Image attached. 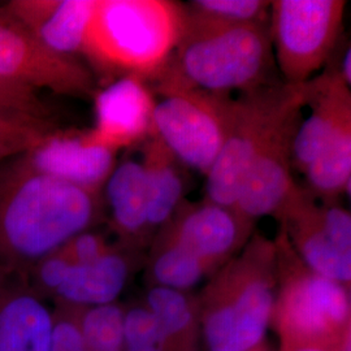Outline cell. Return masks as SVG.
I'll return each instance as SVG.
<instances>
[{"mask_svg":"<svg viewBox=\"0 0 351 351\" xmlns=\"http://www.w3.org/2000/svg\"><path fill=\"white\" fill-rule=\"evenodd\" d=\"M184 7L168 0H97L84 55L111 75L159 78L175 55Z\"/></svg>","mask_w":351,"mask_h":351,"instance_id":"obj_2","label":"cell"},{"mask_svg":"<svg viewBox=\"0 0 351 351\" xmlns=\"http://www.w3.org/2000/svg\"><path fill=\"white\" fill-rule=\"evenodd\" d=\"M97 0H12L1 10L51 51L84 53Z\"/></svg>","mask_w":351,"mask_h":351,"instance_id":"obj_13","label":"cell"},{"mask_svg":"<svg viewBox=\"0 0 351 351\" xmlns=\"http://www.w3.org/2000/svg\"><path fill=\"white\" fill-rule=\"evenodd\" d=\"M55 130L50 120L0 110V146L12 147L23 154L34 149Z\"/></svg>","mask_w":351,"mask_h":351,"instance_id":"obj_24","label":"cell"},{"mask_svg":"<svg viewBox=\"0 0 351 351\" xmlns=\"http://www.w3.org/2000/svg\"><path fill=\"white\" fill-rule=\"evenodd\" d=\"M230 307L233 351L250 350L263 339L274 310V290L267 276L254 275L243 281Z\"/></svg>","mask_w":351,"mask_h":351,"instance_id":"obj_20","label":"cell"},{"mask_svg":"<svg viewBox=\"0 0 351 351\" xmlns=\"http://www.w3.org/2000/svg\"><path fill=\"white\" fill-rule=\"evenodd\" d=\"M52 326L27 275L0 267V351H50Z\"/></svg>","mask_w":351,"mask_h":351,"instance_id":"obj_11","label":"cell"},{"mask_svg":"<svg viewBox=\"0 0 351 351\" xmlns=\"http://www.w3.org/2000/svg\"><path fill=\"white\" fill-rule=\"evenodd\" d=\"M284 308L295 330L316 336L349 317L350 300L342 284L310 272L289 282Z\"/></svg>","mask_w":351,"mask_h":351,"instance_id":"obj_14","label":"cell"},{"mask_svg":"<svg viewBox=\"0 0 351 351\" xmlns=\"http://www.w3.org/2000/svg\"><path fill=\"white\" fill-rule=\"evenodd\" d=\"M0 110L39 120H50L51 111L36 88L0 78Z\"/></svg>","mask_w":351,"mask_h":351,"instance_id":"obj_27","label":"cell"},{"mask_svg":"<svg viewBox=\"0 0 351 351\" xmlns=\"http://www.w3.org/2000/svg\"><path fill=\"white\" fill-rule=\"evenodd\" d=\"M204 264L201 258L173 243L155 261L154 276L164 288H191L203 276Z\"/></svg>","mask_w":351,"mask_h":351,"instance_id":"obj_23","label":"cell"},{"mask_svg":"<svg viewBox=\"0 0 351 351\" xmlns=\"http://www.w3.org/2000/svg\"><path fill=\"white\" fill-rule=\"evenodd\" d=\"M307 82L300 86L263 85L233 99L226 142L207 173L206 201L233 208L251 164L277 124L304 107Z\"/></svg>","mask_w":351,"mask_h":351,"instance_id":"obj_4","label":"cell"},{"mask_svg":"<svg viewBox=\"0 0 351 351\" xmlns=\"http://www.w3.org/2000/svg\"><path fill=\"white\" fill-rule=\"evenodd\" d=\"M21 152L12 149V147H5V146H0V164L4 163L5 160L11 159L13 156H17L20 155Z\"/></svg>","mask_w":351,"mask_h":351,"instance_id":"obj_34","label":"cell"},{"mask_svg":"<svg viewBox=\"0 0 351 351\" xmlns=\"http://www.w3.org/2000/svg\"><path fill=\"white\" fill-rule=\"evenodd\" d=\"M27 168L78 188L101 193L116 167V152L85 142L82 133L55 130L34 149L17 155Z\"/></svg>","mask_w":351,"mask_h":351,"instance_id":"obj_10","label":"cell"},{"mask_svg":"<svg viewBox=\"0 0 351 351\" xmlns=\"http://www.w3.org/2000/svg\"><path fill=\"white\" fill-rule=\"evenodd\" d=\"M50 351H88L81 328L69 320L53 319Z\"/></svg>","mask_w":351,"mask_h":351,"instance_id":"obj_32","label":"cell"},{"mask_svg":"<svg viewBox=\"0 0 351 351\" xmlns=\"http://www.w3.org/2000/svg\"><path fill=\"white\" fill-rule=\"evenodd\" d=\"M99 193L38 173L17 156L0 164V267L21 274L85 232Z\"/></svg>","mask_w":351,"mask_h":351,"instance_id":"obj_1","label":"cell"},{"mask_svg":"<svg viewBox=\"0 0 351 351\" xmlns=\"http://www.w3.org/2000/svg\"><path fill=\"white\" fill-rule=\"evenodd\" d=\"M320 221L328 239L341 251L351 254V216L339 206H322Z\"/></svg>","mask_w":351,"mask_h":351,"instance_id":"obj_29","label":"cell"},{"mask_svg":"<svg viewBox=\"0 0 351 351\" xmlns=\"http://www.w3.org/2000/svg\"><path fill=\"white\" fill-rule=\"evenodd\" d=\"M278 215L293 226L301 255L311 272L342 285L350 281L351 254L339 250L326 237L320 206H316L311 193L297 188Z\"/></svg>","mask_w":351,"mask_h":351,"instance_id":"obj_15","label":"cell"},{"mask_svg":"<svg viewBox=\"0 0 351 351\" xmlns=\"http://www.w3.org/2000/svg\"><path fill=\"white\" fill-rule=\"evenodd\" d=\"M307 86L311 113L300 123L291 147L293 168L302 173L339 132L351 126L350 88L339 71L316 75Z\"/></svg>","mask_w":351,"mask_h":351,"instance_id":"obj_12","label":"cell"},{"mask_svg":"<svg viewBox=\"0 0 351 351\" xmlns=\"http://www.w3.org/2000/svg\"><path fill=\"white\" fill-rule=\"evenodd\" d=\"M113 223L126 234L149 226V185L142 163L125 160L114 167L106 182Z\"/></svg>","mask_w":351,"mask_h":351,"instance_id":"obj_18","label":"cell"},{"mask_svg":"<svg viewBox=\"0 0 351 351\" xmlns=\"http://www.w3.org/2000/svg\"><path fill=\"white\" fill-rule=\"evenodd\" d=\"M272 1L262 0H195L189 8L228 23H265Z\"/></svg>","mask_w":351,"mask_h":351,"instance_id":"obj_26","label":"cell"},{"mask_svg":"<svg viewBox=\"0 0 351 351\" xmlns=\"http://www.w3.org/2000/svg\"><path fill=\"white\" fill-rule=\"evenodd\" d=\"M242 221L247 220L241 217L234 208L206 201L182 216L176 229L173 243L207 263L234 247Z\"/></svg>","mask_w":351,"mask_h":351,"instance_id":"obj_16","label":"cell"},{"mask_svg":"<svg viewBox=\"0 0 351 351\" xmlns=\"http://www.w3.org/2000/svg\"><path fill=\"white\" fill-rule=\"evenodd\" d=\"M58 252L71 264H88L99 259L108 250L99 236L82 232L69 239Z\"/></svg>","mask_w":351,"mask_h":351,"instance_id":"obj_31","label":"cell"},{"mask_svg":"<svg viewBox=\"0 0 351 351\" xmlns=\"http://www.w3.org/2000/svg\"><path fill=\"white\" fill-rule=\"evenodd\" d=\"M272 60L265 23H228L184 7L182 33L168 65L194 88L229 95L267 85Z\"/></svg>","mask_w":351,"mask_h":351,"instance_id":"obj_3","label":"cell"},{"mask_svg":"<svg viewBox=\"0 0 351 351\" xmlns=\"http://www.w3.org/2000/svg\"><path fill=\"white\" fill-rule=\"evenodd\" d=\"M315 194L335 199L351 181V126L332 139L304 171Z\"/></svg>","mask_w":351,"mask_h":351,"instance_id":"obj_21","label":"cell"},{"mask_svg":"<svg viewBox=\"0 0 351 351\" xmlns=\"http://www.w3.org/2000/svg\"><path fill=\"white\" fill-rule=\"evenodd\" d=\"M154 107L143 80L121 77L95 95V125L82 137L114 152L146 141L154 134Z\"/></svg>","mask_w":351,"mask_h":351,"instance_id":"obj_9","label":"cell"},{"mask_svg":"<svg viewBox=\"0 0 351 351\" xmlns=\"http://www.w3.org/2000/svg\"><path fill=\"white\" fill-rule=\"evenodd\" d=\"M158 80L154 134L176 160L207 176L226 142L233 99L191 86L169 65Z\"/></svg>","mask_w":351,"mask_h":351,"instance_id":"obj_5","label":"cell"},{"mask_svg":"<svg viewBox=\"0 0 351 351\" xmlns=\"http://www.w3.org/2000/svg\"><path fill=\"white\" fill-rule=\"evenodd\" d=\"M128 351H162L159 346H143V348H136V349H128Z\"/></svg>","mask_w":351,"mask_h":351,"instance_id":"obj_35","label":"cell"},{"mask_svg":"<svg viewBox=\"0 0 351 351\" xmlns=\"http://www.w3.org/2000/svg\"><path fill=\"white\" fill-rule=\"evenodd\" d=\"M204 332L211 351H233L234 330L230 304L216 308L210 314Z\"/></svg>","mask_w":351,"mask_h":351,"instance_id":"obj_30","label":"cell"},{"mask_svg":"<svg viewBox=\"0 0 351 351\" xmlns=\"http://www.w3.org/2000/svg\"><path fill=\"white\" fill-rule=\"evenodd\" d=\"M343 0H277L271 3L269 38L287 85L311 81L326 65L342 29Z\"/></svg>","mask_w":351,"mask_h":351,"instance_id":"obj_6","label":"cell"},{"mask_svg":"<svg viewBox=\"0 0 351 351\" xmlns=\"http://www.w3.org/2000/svg\"><path fill=\"white\" fill-rule=\"evenodd\" d=\"M304 107L289 112L255 156L233 207L241 217L252 220L280 213L298 188L293 178L291 147Z\"/></svg>","mask_w":351,"mask_h":351,"instance_id":"obj_8","label":"cell"},{"mask_svg":"<svg viewBox=\"0 0 351 351\" xmlns=\"http://www.w3.org/2000/svg\"><path fill=\"white\" fill-rule=\"evenodd\" d=\"M128 274L125 259L108 251L93 263L71 264L55 295L75 304H111L125 287Z\"/></svg>","mask_w":351,"mask_h":351,"instance_id":"obj_17","label":"cell"},{"mask_svg":"<svg viewBox=\"0 0 351 351\" xmlns=\"http://www.w3.org/2000/svg\"><path fill=\"white\" fill-rule=\"evenodd\" d=\"M339 75L343 80V82L350 88L351 84V49L348 47V50L345 51L341 66L339 69Z\"/></svg>","mask_w":351,"mask_h":351,"instance_id":"obj_33","label":"cell"},{"mask_svg":"<svg viewBox=\"0 0 351 351\" xmlns=\"http://www.w3.org/2000/svg\"><path fill=\"white\" fill-rule=\"evenodd\" d=\"M0 78L62 95L85 97L95 91L94 77L73 56L42 45L0 7Z\"/></svg>","mask_w":351,"mask_h":351,"instance_id":"obj_7","label":"cell"},{"mask_svg":"<svg viewBox=\"0 0 351 351\" xmlns=\"http://www.w3.org/2000/svg\"><path fill=\"white\" fill-rule=\"evenodd\" d=\"M303 351H317V350H303Z\"/></svg>","mask_w":351,"mask_h":351,"instance_id":"obj_36","label":"cell"},{"mask_svg":"<svg viewBox=\"0 0 351 351\" xmlns=\"http://www.w3.org/2000/svg\"><path fill=\"white\" fill-rule=\"evenodd\" d=\"M164 339L156 319L149 310L134 308L124 316V345L126 350L143 346H159Z\"/></svg>","mask_w":351,"mask_h":351,"instance_id":"obj_28","label":"cell"},{"mask_svg":"<svg viewBox=\"0 0 351 351\" xmlns=\"http://www.w3.org/2000/svg\"><path fill=\"white\" fill-rule=\"evenodd\" d=\"M80 328L88 351H123L124 316L112 303L90 308Z\"/></svg>","mask_w":351,"mask_h":351,"instance_id":"obj_22","label":"cell"},{"mask_svg":"<svg viewBox=\"0 0 351 351\" xmlns=\"http://www.w3.org/2000/svg\"><path fill=\"white\" fill-rule=\"evenodd\" d=\"M147 302L164 339L181 332L191 322L190 306L180 290L164 287L152 289L147 295Z\"/></svg>","mask_w":351,"mask_h":351,"instance_id":"obj_25","label":"cell"},{"mask_svg":"<svg viewBox=\"0 0 351 351\" xmlns=\"http://www.w3.org/2000/svg\"><path fill=\"white\" fill-rule=\"evenodd\" d=\"M175 158L163 142L152 134L146 139L142 165L149 185V226H160L175 213L182 198L184 184Z\"/></svg>","mask_w":351,"mask_h":351,"instance_id":"obj_19","label":"cell"}]
</instances>
